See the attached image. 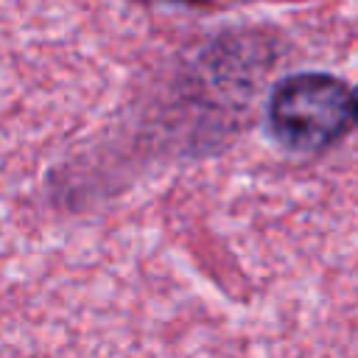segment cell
<instances>
[{"instance_id": "obj_1", "label": "cell", "mask_w": 358, "mask_h": 358, "mask_svg": "<svg viewBox=\"0 0 358 358\" xmlns=\"http://www.w3.org/2000/svg\"><path fill=\"white\" fill-rule=\"evenodd\" d=\"M352 87L322 70L280 78L266 103V129L288 154H324L352 129Z\"/></svg>"}, {"instance_id": "obj_2", "label": "cell", "mask_w": 358, "mask_h": 358, "mask_svg": "<svg viewBox=\"0 0 358 358\" xmlns=\"http://www.w3.org/2000/svg\"><path fill=\"white\" fill-rule=\"evenodd\" d=\"M352 123L358 126V87H352Z\"/></svg>"}, {"instance_id": "obj_3", "label": "cell", "mask_w": 358, "mask_h": 358, "mask_svg": "<svg viewBox=\"0 0 358 358\" xmlns=\"http://www.w3.org/2000/svg\"><path fill=\"white\" fill-rule=\"evenodd\" d=\"M168 3H182V6H207L210 0H168Z\"/></svg>"}]
</instances>
